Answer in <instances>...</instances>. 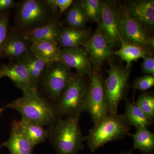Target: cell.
I'll use <instances>...</instances> for the list:
<instances>
[{"instance_id": "17", "label": "cell", "mask_w": 154, "mask_h": 154, "mask_svg": "<svg viewBox=\"0 0 154 154\" xmlns=\"http://www.w3.org/2000/svg\"><path fill=\"white\" fill-rule=\"evenodd\" d=\"M91 36V33L87 29L81 30L62 26L58 40V45L60 48L80 47Z\"/></svg>"}, {"instance_id": "36", "label": "cell", "mask_w": 154, "mask_h": 154, "mask_svg": "<svg viewBox=\"0 0 154 154\" xmlns=\"http://www.w3.org/2000/svg\"><path fill=\"white\" fill-rule=\"evenodd\" d=\"M2 76H1V75H0V80H1V79H2Z\"/></svg>"}, {"instance_id": "27", "label": "cell", "mask_w": 154, "mask_h": 154, "mask_svg": "<svg viewBox=\"0 0 154 154\" xmlns=\"http://www.w3.org/2000/svg\"><path fill=\"white\" fill-rule=\"evenodd\" d=\"M137 104L148 118L154 120V96L152 92H144L139 96Z\"/></svg>"}, {"instance_id": "13", "label": "cell", "mask_w": 154, "mask_h": 154, "mask_svg": "<svg viewBox=\"0 0 154 154\" xmlns=\"http://www.w3.org/2000/svg\"><path fill=\"white\" fill-rule=\"evenodd\" d=\"M32 42L13 27L1 57H7L13 62L22 60L30 52Z\"/></svg>"}, {"instance_id": "22", "label": "cell", "mask_w": 154, "mask_h": 154, "mask_svg": "<svg viewBox=\"0 0 154 154\" xmlns=\"http://www.w3.org/2000/svg\"><path fill=\"white\" fill-rule=\"evenodd\" d=\"M17 121L21 131L34 147L48 138V131L44 127L22 118Z\"/></svg>"}, {"instance_id": "1", "label": "cell", "mask_w": 154, "mask_h": 154, "mask_svg": "<svg viewBox=\"0 0 154 154\" xmlns=\"http://www.w3.org/2000/svg\"><path fill=\"white\" fill-rule=\"evenodd\" d=\"M6 107L17 110L22 118L48 128L61 118L55 104L45 97L37 89L23 93L22 97L8 103Z\"/></svg>"}, {"instance_id": "29", "label": "cell", "mask_w": 154, "mask_h": 154, "mask_svg": "<svg viewBox=\"0 0 154 154\" xmlns=\"http://www.w3.org/2000/svg\"><path fill=\"white\" fill-rule=\"evenodd\" d=\"M154 86V75H145L137 77L133 83L132 87L135 90L145 91Z\"/></svg>"}, {"instance_id": "21", "label": "cell", "mask_w": 154, "mask_h": 154, "mask_svg": "<svg viewBox=\"0 0 154 154\" xmlns=\"http://www.w3.org/2000/svg\"><path fill=\"white\" fill-rule=\"evenodd\" d=\"M61 48L51 42H36L31 43L30 52L46 64L59 61Z\"/></svg>"}, {"instance_id": "5", "label": "cell", "mask_w": 154, "mask_h": 154, "mask_svg": "<svg viewBox=\"0 0 154 154\" xmlns=\"http://www.w3.org/2000/svg\"><path fill=\"white\" fill-rule=\"evenodd\" d=\"M86 75L74 73L69 84L55 104L60 117H80L85 110L90 85Z\"/></svg>"}, {"instance_id": "19", "label": "cell", "mask_w": 154, "mask_h": 154, "mask_svg": "<svg viewBox=\"0 0 154 154\" xmlns=\"http://www.w3.org/2000/svg\"><path fill=\"white\" fill-rule=\"evenodd\" d=\"M114 55L117 56L126 63L125 67L131 68L133 62L149 55H153V53L144 48L133 43L122 41L119 49L114 51Z\"/></svg>"}, {"instance_id": "3", "label": "cell", "mask_w": 154, "mask_h": 154, "mask_svg": "<svg viewBox=\"0 0 154 154\" xmlns=\"http://www.w3.org/2000/svg\"><path fill=\"white\" fill-rule=\"evenodd\" d=\"M80 117L60 118L48 128V138L57 154H79L86 140L79 125Z\"/></svg>"}, {"instance_id": "10", "label": "cell", "mask_w": 154, "mask_h": 154, "mask_svg": "<svg viewBox=\"0 0 154 154\" xmlns=\"http://www.w3.org/2000/svg\"><path fill=\"white\" fill-rule=\"evenodd\" d=\"M82 47L91 60L93 72H99L106 60L114 55V51L105 38L100 25Z\"/></svg>"}, {"instance_id": "23", "label": "cell", "mask_w": 154, "mask_h": 154, "mask_svg": "<svg viewBox=\"0 0 154 154\" xmlns=\"http://www.w3.org/2000/svg\"><path fill=\"white\" fill-rule=\"evenodd\" d=\"M65 22L67 27L69 28L81 30L87 29L88 21L82 5V1H74L67 11Z\"/></svg>"}, {"instance_id": "25", "label": "cell", "mask_w": 154, "mask_h": 154, "mask_svg": "<svg viewBox=\"0 0 154 154\" xmlns=\"http://www.w3.org/2000/svg\"><path fill=\"white\" fill-rule=\"evenodd\" d=\"M22 60L28 69L33 88L37 89L47 64L31 52Z\"/></svg>"}, {"instance_id": "32", "label": "cell", "mask_w": 154, "mask_h": 154, "mask_svg": "<svg viewBox=\"0 0 154 154\" xmlns=\"http://www.w3.org/2000/svg\"><path fill=\"white\" fill-rule=\"evenodd\" d=\"M17 5L14 0H0V14L16 8Z\"/></svg>"}, {"instance_id": "7", "label": "cell", "mask_w": 154, "mask_h": 154, "mask_svg": "<svg viewBox=\"0 0 154 154\" xmlns=\"http://www.w3.org/2000/svg\"><path fill=\"white\" fill-rule=\"evenodd\" d=\"M107 79L104 82L108 113H117L119 103L126 99L131 68L109 63Z\"/></svg>"}, {"instance_id": "28", "label": "cell", "mask_w": 154, "mask_h": 154, "mask_svg": "<svg viewBox=\"0 0 154 154\" xmlns=\"http://www.w3.org/2000/svg\"><path fill=\"white\" fill-rule=\"evenodd\" d=\"M10 17L9 11L0 14V57L8 38Z\"/></svg>"}, {"instance_id": "11", "label": "cell", "mask_w": 154, "mask_h": 154, "mask_svg": "<svg viewBox=\"0 0 154 154\" xmlns=\"http://www.w3.org/2000/svg\"><path fill=\"white\" fill-rule=\"evenodd\" d=\"M122 33L125 42L137 45L151 51L153 50L154 36L131 18L126 4L122 6Z\"/></svg>"}, {"instance_id": "18", "label": "cell", "mask_w": 154, "mask_h": 154, "mask_svg": "<svg viewBox=\"0 0 154 154\" xmlns=\"http://www.w3.org/2000/svg\"><path fill=\"white\" fill-rule=\"evenodd\" d=\"M62 27L59 22L57 21L21 33L31 42L47 41L54 42L58 45Z\"/></svg>"}, {"instance_id": "8", "label": "cell", "mask_w": 154, "mask_h": 154, "mask_svg": "<svg viewBox=\"0 0 154 154\" xmlns=\"http://www.w3.org/2000/svg\"><path fill=\"white\" fill-rule=\"evenodd\" d=\"M100 25L103 34L112 48L121 45L122 33V6L115 1H101Z\"/></svg>"}, {"instance_id": "9", "label": "cell", "mask_w": 154, "mask_h": 154, "mask_svg": "<svg viewBox=\"0 0 154 154\" xmlns=\"http://www.w3.org/2000/svg\"><path fill=\"white\" fill-rule=\"evenodd\" d=\"M94 124L109 113L104 82L99 72H93L86 99L85 110Z\"/></svg>"}, {"instance_id": "31", "label": "cell", "mask_w": 154, "mask_h": 154, "mask_svg": "<svg viewBox=\"0 0 154 154\" xmlns=\"http://www.w3.org/2000/svg\"><path fill=\"white\" fill-rule=\"evenodd\" d=\"M54 7L58 10L60 14H63L71 7L73 0H47Z\"/></svg>"}, {"instance_id": "14", "label": "cell", "mask_w": 154, "mask_h": 154, "mask_svg": "<svg viewBox=\"0 0 154 154\" xmlns=\"http://www.w3.org/2000/svg\"><path fill=\"white\" fill-rule=\"evenodd\" d=\"M0 75L8 77L23 93L33 88L28 69L22 60L0 66Z\"/></svg>"}, {"instance_id": "34", "label": "cell", "mask_w": 154, "mask_h": 154, "mask_svg": "<svg viewBox=\"0 0 154 154\" xmlns=\"http://www.w3.org/2000/svg\"><path fill=\"white\" fill-rule=\"evenodd\" d=\"M5 108H0V114L3 112V110H5Z\"/></svg>"}, {"instance_id": "16", "label": "cell", "mask_w": 154, "mask_h": 154, "mask_svg": "<svg viewBox=\"0 0 154 154\" xmlns=\"http://www.w3.org/2000/svg\"><path fill=\"white\" fill-rule=\"evenodd\" d=\"M2 145L8 149L10 154H33L34 147L19 128L17 120L12 122L10 137Z\"/></svg>"}, {"instance_id": "6", "label": "cell", "mask_w": 154, "mask_h": 154, "mask_svg": "<svg viewBox=\"0 0 154 154\" xmlns=\"http://www.w3.org/2000/svg\"><path fill=\"white\" fill-rule=\"evenodd\" d=\"M73 74L71 69L59 61L48 64L38 88L40 87L46 99L55 104Z\"/></svg>"}, {"instance_id": "26", "label": "cell", "mask_w": 154, "mask_h": 154, "mask_svg": "<svg viewBox=\"0 0 154 154\" xmlns=\"http://www.w3.org/2000/svg\"><path fill=\"white\" fill-rule=\"evenodd\" d=\"M82 5L88 22H96L99 25L101 22L102 3L99 0H81Z\"/></svg>"}, {"instance_id": "15", "label": "cell", "mask_w": 154, "mask_h": 154, "mask_svg": "<svg viewBox=\"0 0 154 154\" xmlns=\"http://www.w3.org/2000/svg\"><path fill=\"white\" fill-rule=\"evenodd\" d=\"M131 17L152 33L154 29V0H134L126 4Z\"/></svg>"}, {"instance_id": "35", "label": "cell", "mask_w": 154, "mask_h": 154, "mask_svg": "<svg viewBox=\"0 0 154 154\" xmlns=\"http://www.w3.org/2000/svg\"><path fill=\"white\" fill-rule=\"evenodd\" d=\"M2 143H0V147H2Z\"/></svg>"}, {"instance_id": "30", "label": "cell", "mask_w": 154, "mask_h": 154, "mask_svg": "<svg viewBox=\"0 0 154 154\" xmlns=\"http://www.w3.org/2000/svg\"><path fill=\"white\" fill-rule=\"evenodd\" d=\"M142 71L145 75H154V57L153 55H149L143 58L141 65Z\"/></svg>"}, {"instance_id": "24", "label": "cell", "mask_w": 154, "mask_h": 154, "mask_svg": "<svg viewBox=\"0 0 154 154\" xmlns=\"http://www.w3.org/2000/svg\"><path fill=\"white\" fill-rule=\"evenodd\" d=\"M133 139L134 149H138L142 154H153L154 134L148 128H137L134 134H129Z\"/></svg>"}, {"instance_id": "4", "label": "cell", "mask_w": 154, "mask_h": 154, "mask_svg": "<svg viewBox=\"0 0 154 154\" xmlns=\"http://www.w3.org/2000/svg\"><path fill=\"white\" fill-rule=\"evenodd\" d=\"M94 124L86 136L91 152L110 142L122 139L128 135L131 128L123 114L117 113H109Z\"/></svg>"}, {"instance_id": "20", "label": "cell", "mask_w": 154, "mask_h": 154, "mask_svg": "<svg viewBox=\"0 0 154 154\" xmlns=\"http://www.w3.org/2000/svg\"><path fill=\"white\" fill-rule=\"evenodd\" d=\"M130 126L136 128H148L154 122V120L148 118L141 110L136 102L125 99V112L123 114Z\"/></svg>"}, {"instance_id": "33", "label": "cell", "mask_w": 154, "mask_h": 154, "mask_svg": "<svg viewBox=\"0 0 154 154\" xmlns=\"http://www.w3.org/2000/svg\"><path fill=\"white\" fill-rule=\"evenodd\" d=\"M132 151H123L120 153V154H131L132 153Z\"/></svg>"}, {"instance_id": "2", "label": "cell", "mask_w": 154, "mask_h": 154, "mask_svg": "<svg viewBox=\"0 0 154 154\" xmlns=\"http://www.w3.org/2000/svg\"><path fill=\"white\" fill-rule=\"evenodd\" d=\"M16 8L14 28L20 33L58 21L60 15L47 0H24Z\"/></svg>"}, {"instance_id": "12", "label": "cell", "mask_w": 154, "mask_h": 154, "mask_svg": "<svg viewBox=\"0 0 154 154\" xmlns=\"http://www.w3.org/2000/svg\"><path fill=\"white\" fill-rule=\"evenodd\" d=\"M59 61L70 68L75 69L78 73L86 75L89 78L92 75L91 60L82 47L61 48Z\"/></svg>"}]
</instances>
